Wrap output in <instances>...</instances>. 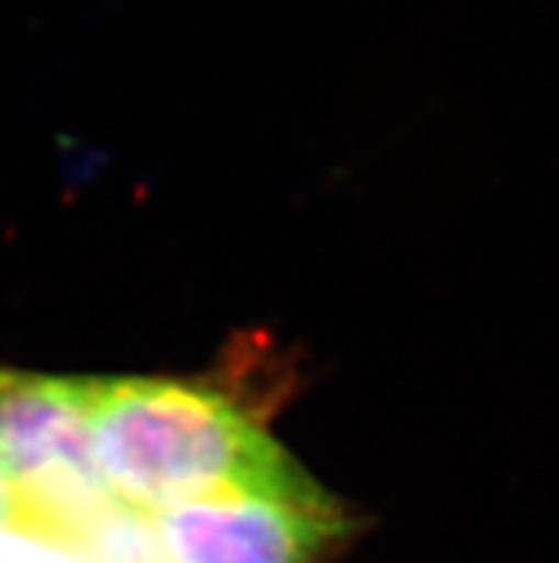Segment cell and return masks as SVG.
Masks as SVG:
<instances>
[{
    "label": "cell",
    "mask_w": 559,
    "mask_h": 563,
    "mask_svg": "<svg viewBox=\"0 0 559 563\" xmlns=\"http://www.w3.org/2000/svg\"><path fill=\"white\" fill-rule=\"evenodd\" d=\"M89 432L109 498L141 515L220 493L317 489L243 400L200 380H89Z\"/></svg>",
    "instance_id": "1"
},
{
    "label": "cell",
    "mask_w": 559,
    "mask_h": 563,
    "mask_svg": "<svg viewBox=\"0 0 559 563\" xmlns=\"http://www.w3.org/2000/svg\"><path fill=\"white\" fill-rule=\"evenodd\" d=\"M0 472L21 518L75 541L114 500L89 432V380L0 369Z\"/></svg>",
    "instance_id": "2"
},
{
    "label": "cell",
    "mask_w": 559,
    "mask_h": 563,
    "mask_svg": "<svg viewBox=\"0 0 559 563\" xmlns=\"http://www.w3.org/2000/svg\"><path fill=\"white\" fill-rule=\"evenodd\" d=\"M169 563H320L348 521L323 489L220 493L149 515Z\"/></svg>",
    "instance_id": "3"
},
{
    "label": "cell",
    "mask_w": 559,
    "mask_h": 563,
    "mask_svg": "<svg viewBox=\"0 0 559 563\" xmlns=\"http://www.w3.org/2000/svg\"><path fill=\"white\" fill-rule=\"evenodd\" d=\"M0 563H86L71 543L29 521L0 529Z\"/></svg>",
    "instance_id": "4"
},
{
    "label": "cell",
    "mask_w": 559,
    "mask_h": 563,
    "mask_svg": "<svg viewBox=\"0 0 559 563\" xmlns=\"http://www.w3.org/2000/svg\"><path fill=\"white\" fill-rule=\"evenodd\" d=\"M21 515L18 507V495H14V486L9 484V478L0 472V529H7L9 523Z\"/></svg>",
    "instance_id": "5"
}]
</instances>
